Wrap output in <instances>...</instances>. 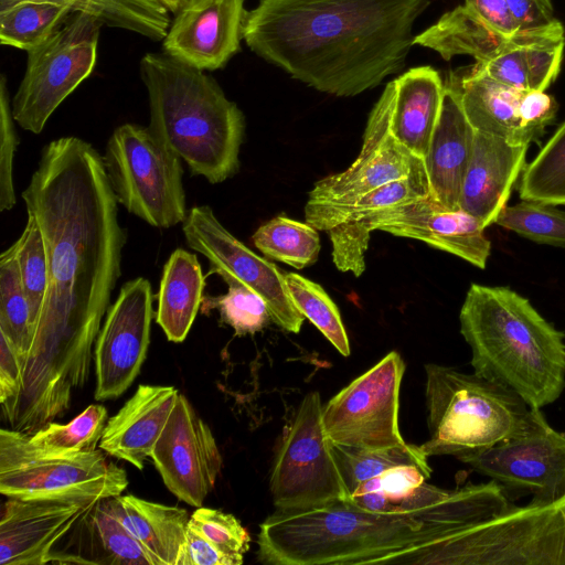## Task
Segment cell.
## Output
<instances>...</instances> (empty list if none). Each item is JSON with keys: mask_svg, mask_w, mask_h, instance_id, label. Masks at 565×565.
I'll return each instance as SVG.
<instances>
[{"mask_svg": "<svg viewBox=\"0 0 565 565\" xmlns=\"http://www.w3.org/2000/svg\"><path fill=\"white\" fill-rule=\"evenodd\" d=\"M82 11L103 25L163 41L171 24L169 12L156 0H77Z\"/></svg>", "mask_w": 565, "mask_h": 565, "instance_id": "obj_37", "label": "cell"}, {"mask_svg": "<svg viewBox=\"0 0 565 565\" xmlns=\"http://www.w3.org/2000/svg\"><path fill=\"white\" fill-rule=\"evenodd\" d=\"M245 0H189L174 14L164 53L200 71L223 68L241 50Z\"/></svg>", "mask_w": 565, "mask_h": 565, "instance_id": "obj_21", "label": "cell"}, {"mask_svg": "<svg viewBox=\"0 0 565 565\" xmlns=\"http://www.w3.org/2000/svg\"><path fill=\"white\" fill-rule=\"evenodd\" d=\"M168 12L177 14L189 0H156Z\"/></svg>", "mask_w": 565, "mask_h": 565, "instance_id": "obj_49", "label": "cell"}, {"mask_svg": "<svg viewBox=\"0 0 565 565\" xmlns=\"http://www.w3.org/2000/svg\"><path fill=\"white\" fill-rule=\"evenodd\" d=\"M285 281L297 309L343 356H349V338L337 305L319 284L297 274L286 273Z\"/></svg>", "mask_w": 565, "mask_h": 565, "instance_id": "obj_38", "label": "cell"}, {"mask_svg": "<svg viewBox=\"0 0 565 565\" xmlns=\"http://www.w3.org/2000/svg\"><path fill=\"white\" fill-rule=\"evenodd\" d=\"M430 195L425 164L411 175L390 182L348 202L311 201L305 205L306 222L318 231L356 222L369 214Z\"/></svg>", "mask_w": 565, "mask_h": 565, "instance_id": "obj_31", "label": "cell"}, {"mask_svg": "<svg viewBox=\"0 0 565 565\" xmlns=\"http://www.w3.org/2000/svg\"><path fill=\"white\" fill-rule=\"evenodd\" d=\"M34 327L15 258V245L0 256V333L12 344L20 362L29 351Z\"/></svg>", "mask_w": 565, "mask_h": 565, "instance_id": "obj_35", "label": "cell"}, {"mask_svg": "<svg viewBox=\"0 0 565 565\" xmlns=\"http://www.w3.org/2000/svg\"><path fill=\"white\" fill-rule=\"evenodd\" d=\"M388 119L390 94L385 88L370 113L356 159L344 171L316 182L308 200L352 201L423 167L424 160L392 136Z\"/></svg>", "mask_w": 565, "mask_h": 565, "instance_id": "obj_20", "label": "cell"}, {"mask_svg": "<svg viewBox=\"0 0 565 565\" xmlns=\"http://www.w3.org/2000/svg\"><path fill=\"white\" fill-rule=\"evenodd\" d=\"M179 394L173 386L139 385L118 413L107 420L98 447L142 470Z\"/></svg>", "mask_w": 565, "mask_h": 565, "instance_id": "obj_24", "label": "cell"}, {"mask_svg": "<svg viewBox=\"0 0 565 565\" xmlns=\"http://www.w3.org/2000/svg\"><path fill=\"white\" fill-rule=\"evenodd\" d=\"M107 409L92 404L67 424L49 423L29 435L39 450L54 454H72L97 450L106 426Z\"/></svg>", "mask_w": 565, "mask_h": 565, "instance_id": "obj_39", "label": "cell"}, {"mask_svg": "<svg viewBox=\"0 0 565 565\" xmlns=\"http://www.w3.org/2000/svg\"><path fill=\"white\" fill-rule=\"evenodd\" d=\"M476 130L457 96L445 86L440 115L424 158L430 196L448 210H460L462 181Z\"/></svg>", "mask_w": 565, "mask_h": 565, "instance_id": "obj_25", "label": "cell"}, {"mask_svg": "<svg viewBox=\"0 0 565 565\" xmlns=\"http://www.w3.org/2000/svg\"><path fill=\"white\" fill-rule=\"evenodd\" d=\"M459 99L476 131L515 145H530L553 121L557 104L545 92L508 86L480 73L473 65L449 73L445 84Z\"/></svg>", "mask_w": 565, "mask_h": 565, "instance_id": "obj_16", "label": "cell"}, {"mask_svg": "<svg viewBox=\"0 0 565 565\" xmlns=\"http://www.w3.org/2000/svg\"><path fill=\"white\" fill-rule=\"evenodd\" d=\"M252 241L266 258L296 269L315 264L321 248L317 228L307 222L284 215L260 225L253 234Z\"/></svg>", "mask_w": 565, "mask_h": 565, "instance_id": "obj_33", "label": "cell"}, {"mask_svg": "<svg viewBox=\"0 0 565 565\" xmlns=\"http://www.w3.org/2000/svg\"><path fill=\"white\" fill-rule=\"evenodd\" d=\"M178 565H241L210 543L193 526L188 524L185 543Z\"/></svg>", "mask_w": 565, "mask_h": 565, "instance_id": "obj_45", "label": "cell"}, {"mask_svg": "<svg viewBox=\"0 0 565 565\" xmlns=\"http://www.w3.org/2000/svg\"><path fill=\"white\" fill-rule=\"evenodd\" d=\"M529 146L476 131L471 157L461 185L459 207L487 228L507 205L523 172Z\"/></svg>", "mask_w": 565, "mask_h": 565, "instance_id": "obj_23", "label": "cell"}, {"mask_svg": "<svg viewBox=\"0 0 565 565\" xmlns=\"http://www.w3.org/2000/svg\"><path fill=\"white\" fill-rule=\"evenodd\" d=\"M503 488L529 491L530 503L550 504L565 494V433L537 408L522 436L459 459Z\"/></svg>", "mask_w": 565, "mask_h": 565, "instance_id": "obj_17", "label": "cell"}, {"mask_svg": "<svg viewBox=\"0 0 565 565\" xmlns=\"http://www.w3.org/2000/svg\"><path fill=\"white\" fill-rule=\"evenodd\" d=\"M510 504L504 488L490 480L456 488L419 511L373 512L348 501L276 510L259 526L257 557L270 565H436L446 535Z\"/></svg>", "mask_w": 565, "mask_h": 565, "instance_id": "obj_3", "label": "cell"}, {"mask_svg": "<svg viewBox=\"0 0 565 565\" xmlns=\"http://www.w3.org/2000/svg\"><path fill=\"white\" fill-rule=\"evenodd\" d=\"M7 78L0 79V211L11 210L17 201L13 185V158L19 145Z\"/></svg>", "mask_w": 565, "mask_h": 565, "instance_id": "obj_44", "label": "cell"}, {"mask_svg": "<svg viewBox=\"0 0 565 565\" xmlns=\"http://www.w3.org/2000/svg\"><path fill=\"white\" fill-rule=\"evenodd\" d=\"M322 407L319 392H309L282 435L269 482L276 510H306L349 499L322 427Z\"/></svg>", "mask_w": 565, "mask_h": 565, "instance_id": "obj_13", "label": "cell"}, {"mask_svg": "<svg viewBox=\"0 0 565 565\" xmlns=\"http://www.w3.org/2000/svg\"><path fill=\"white\" fill-rule=\"evenodd\" d=\"M150 458L166 487L195 508L202 507L222 468V456L210 427L182 394Z\"/></svg>", "mask_w": 565, "mask_h": 565, "instance_id": "obj_19", "label": "cell"}, {"mask_svg": "<svg viewBox=\"0 0 565 565\" xmlns=\"http://www.w3.org/2000/svg\"><path fill=\"white\" fill-rule=\"evenodd\" d=\"M519 194L526 201L555 206L565 204V122L525 166Z\"/></svg>", "mask_w": 565, "mask_h": 565, "instance_id": "obj_36", "label": "cell"}, {"mask_svg": "<svg viewBox=\"0 0 565 565\" xmlns=\"http://www.w3.org/2000/svg\"><path fill=\"white\" fill-rule=\"evenodd\" d=\"M390 131L414 156L424 160L437 125L445 85L430 66L414 67L387 83Z\"/></svg>", "mask_w": 565, "mask_h": 565, "instance_id": "obj_27", "label": "cell"}, {"mask_svg": "<svg viewBox=\"0 0 565 565\" xmlns=\"http://www.w3.org/2000/svg\"><path fill=\"white\" fill-rule=\"evenodd\" d=\"M22 199L40 226L49 263L42 310L21 361L22 386L65 399L88 380L127 233L103 157L74 136L42 149Z\"/></svg>", "mask_w": 565, "mask_h": 565, "instance_id": "obj_1", "label": "cell"}, {"mask_svg": "<svg viewBox=\"0 0 565 565\" xmlns=\"http://www.w3.org/2000/svg\"><path fill=\"white\" fill-rule=\"evenodd\" d=\"M414 44L436 51L446 61L469 55L476 61L473 66L492 79L519 89L545 92L558 75L565 34L558 21L507 35L459 6L415 35Z\"/></svg>", "mask_w": 565, "mask_h": 565, "instance_id": "obj_7", "label": "cell"}, {"mask_svg": "<svg viewBox=\"0 0 565 565\" xmlns=\"http://www.w3.org/2000/svg\"><path fill=\"white\" fill-rule=\"evenodd\" d=\"M102 25L87 12H74L26 52L25 72L11 102L22 129L40 134L62 102L92 74Z\"/></svg>", "mask_w": 565, "mask_h": 565, "instance_id": "obj_12", "label": "cell"}, {"mask_svg": "<svg viewBox=\"0 0 565 565\" xmlns=\"http://www.w3.org/2000/svg\"><path fill=\"white\" fill-rule=\"evenodd\" d=\"M64 537L63 551L53 554L52 563L156 565L115 515L109 498L93 503Z\"/></svg>", "mask_w": 565, "mask_h": 565, "instance_id": "obj_26", "label": "cell"}, {"mask_svg": "<svg viewBox=\"0 0 565 565\" xmlns=\"http://www.w3.org/2000/svg\"><path fill=\"white\" fill-rule=\"evenodd\" d=\"M429 0H259L243 39L319 92L352 97L405 66Z\"/></svg>", "mask_w": 565, "mask_h": 565, "instance_id": "obj_2", "label": "cell"}, {"mask_svg": "<svg viewBox=\"0 0 565 565\" xmlns=\"http://www.w3.org/2000/svg\"><path fill=\"white\" fill-rule=\"evenodd\" d=\"M92 504L9 498L0 518V565H44Z\"/></svg>", "mask_w": 565, "mask_h": 565, "instance_id": "obj_22", "label": "cell"}, {"mask_svg": "<svg viewBox=\"0 0 565 565\" xmlns=\"http://www.w3.org/2000/svg\"><path fill=\"white\" fill-rule=\"evenodd\" d=\"M126 471L100 450L46 452L33 447L29 435L0 430V492L22 500H60L93 504L121 494Z\"/></svg>", "mask_w": 565, "mask_h": 565, "instance_id": "obj_8", "label": "cell"}, {"mask_svg": "<svg viewBox=\"0 0 565 565\" xmlns=\"http://www.w3.org/2000/svg\"><path fill=\"white\" fill-rule=\"evenodd\" d=\"M113 512L156 565H178L190 515L185 509L156 503L132 494L109 498Z\"/></svg>", "mask_w": 565, "mask_h": 565, "instance_id": "obj_28", "label": "cell"}, {"mask_svg": "<svg viewBox=\"0 0 565 565\" xmlns=\"http://www.w3.org/2000/svg\"><path fill=\"white\" fill-rule=\"evenodd\" d=\"M380 230L399 237L422 241L483 269L491 243L480 222L462 210H448L430 195L380 210L360 221L327 231L332 259L343 273L359 277L365 270L370 233Z\"/></svg>", "mask_w": 565, "mask_h": 565, "instance_id": "obj_9", "label": "cell"}, {"mask_svg": "<svg viewBox=\"0 0 565 565\" xmlns=\"http://www.w3.org/2000/svg\"><path fill=\"white\" fill-rule=\"evenodd\" d=\"M182 231L188 246L209 260L210 274L254 291L266 302L273 322L292 333L300 331L306 318L290 298L285 271L237 239L210 206L189 210Z\"/></svg>", "mask_w": 565, "mask_h": 565, "instance_id": "obj_15", "label": "cell"}, {"mask_svg": "<svg viewBox=\"0 0 565 565\" xmlns=\"http://www.w3.org/2000/svg\"><path fill=\"white\" fill-rule=\"evenodd\" d=\"M211 309L218 310L221 320L232 327L236 335L254 334L271 320L263 298L237 285H228L224 295L203 298L202 310Z\"/></svg>", "mask_w": 565, "mask_h": 565, "instance_id": "obj_42", "label": "cell"}, {"mask_svg": "<svg viewBox=\"0 0 565 565\" xmlns=\"http://www.w3.org/2000/svg\"><path fill=\"white\" fill-rule=\"evenodd\" d=\"M495 223L533 242L565 247V211L555 205L522 200L505 205Z\"/></svg>", "mask_w": 565, "mask_h": 565, "instance_id": "obj_40", "label": "cell"}, {"mask_svg": "<svg viewBox=\"0 0 565 565\" xmlns=\"http://www.w3.org/2000/svg\"><path fill=\"white\" fill-rule=\"evenodd\" d=\"M150 281H127L106 313L95 342V399L119 397L140 372L150 343L153 318Z\"/></svg>", "mask_w": 565, "mask_h": 565, "instance_id": "obj_18", "label": "cell"}, {"mask_svg": "<svg viewBox=\"0 0 565 565\" xmlns=\"http://www.w3.org/2000/svg\"><path fill=\"white\" fill-rule=\"evenodd\" d=\"M14 245L20 278L35 330L49 284V263L42 232L32 215L28 214L25 227Z\"/></svg>", "mask_w": 565, "mask_h": 565, "instance_id": "obj_41", "label": "cell"}, {"mask_svg": "<svg viewBox=\"0 0 565 565\" xmlns=\"http://www.w3.org/2000/svg\"><path fill=\"white\" fill-rule=\"evenodd\" d=\"M405 364L396 351L343 387L322 407L326 436L342 446L382 449L404 445L398 426Z\"/></svg>", "mask_w": 565, "mask_h": 565, "instance_id": "obj_14", "label": "cell"}, {"mask_svg": "<svg viewBox=\"0 0 565 565\" xmlns=\"http://www.w3.org/2000/svg\"><path fill=\"white\" fill-rule=\"evenodd\" d=\"M430 475L416 466L395 467L361 483L347 501L383 513L428 509L449 498L454 491L426 483Z\"/></svg>", "mask_w": 565, "mask_h": 565, "instance_id": "obj_30", "label": "cell"}, {"mask_svg": "<svg viewBox=\"0 0 565 565\" xmlns=\"http://www.w3.org/2000/svg\"><path fill=\"white\" fill-rule=\"evenodd\" d=\"M148 92L150 130L190 172L221 183L239 169L245 118L217 82L166 53L140 61Z\"/></svg>", "mask_w": 565, "mask_h": 565, "instance_id": "obj_5", "label": "cell"}, {"mask_svg": "<svg viewBox=\"0 0 565 565\" xmlns=\"http://www.w3.org/2000/svg\"><path fill=\"white\" fill-rule=\"evenodd\" d=\"M103 159L117 202L129 213L153 227L184 222L182 160L149 127H117Z\"/></svg>", "mask_w": 565, "mask_h": 565, "instance_id": "obj_10", "label": "cell"}, {"mask_svg": "<svg viewBox=\"0 0 565 565\" xmlns=\"http://www.w3.org/2000/svg\"><path fill=\"white\" fill-rule=\"evenodd\" d=\"M476 374L500 383L532 408L565 388L564 333L508 287L471 284L459 313Z\"/></svg>", "mask_w": 565, "mask_h": 565, "instance_id": "obj_4", "label": "cell"}, {"mask_svg": "<svg viewBox=\"0 0 565 565\" xmlns=\"http://www.w3.org/2000/svg\"><path fill=\"white\" fill-rule=\"evenodd\" d=\"M449 565H565V494L515 505L454 532Z\"/></svg>", "mask_w": 565, "mask_h": 565, "instance_id": "obj_11", "label": "cell"}, {"mask_svg": "<svg viewBox=\"0 0 565 565\" xmlns=\"http://www.w3.org/2000/svg\"><path fill=\"white\" fill-rule=\"evenodd\" d=\"M332 449L349 498L361 483L395 467L416 466L431 472L428 456L422 446L408 443L382 449H364L332 443Z\"/></svg>", "mask_w": 565, "mask_h": 565, "instance_id": "obj_34", "label": "cell"}, {"mask_svg": "<svg viewBox=\"0 0 565 565\" xmlns=\"http://www.w3.org/2000/svg\"><path fill=\"white\" fill-rule=\"evenodd\" d=\"M205 278L198 257L177 248L163 266L156 322L169 341L182 342L202 306Z\"/></svg>", "mask_w": 565, "mask_h": 565, "instance_id": "obj_29", "label": "cell"}, {"mask_svg": "<svg viewBox=\"0 0 565 565\" xmlns=\"http://www.w3.org/2000/svg\"><path fill=\"white\" fill-rule=\"evenodd\" d=\"M189 524L221 552L243 563L250 536L233 514L199 507L190 515Z\"/></svg>", "mask_w": 565, "mask_h": 565, "instance_id": "obj_43", "label": "cell"}, {"mask_svg": "<svg viewBox=\"0 0 565 565\" xmlns=\"http://www.w3.org/2000/svg\"><path fill=\"white\" fill-rule=\"evenodd\" d=\"M521 31H533L555 24L551 0H503Z\"/></svg>", "mask_w": 565, "mask_h": 565, "instance_id": "obj_46", "label": "cell"}, {"mask_svg": "<svg viewBox=\"0 0 565 565\" xmlns=\"http://www.w3.org/2000/svg\"><path fill=\"white\" fill-rule=\"evenodd\" d=\"M463 6L493 30L507 35L523 32L503 0H465Z\"/></svg>", "mask_w": 565, "mask_h": 565, "instance_id": "obj_47", "label": "cell"}, {"mask_svg": "<svg viewBox=\"0 0 565 565\" xmlns=\"http://www.w3.org/2000/svg\"><path fill=\"white\" fill-rule=\"evenodd\" d=\"M22 366L10 341L0 333V403L12 401L19 393Z\"/></svg>", "mask_w": 565, "mask_h": 565, "instance_id": "obj_48", "label": "cell"}, {"mask_svg": "<svg viewBox=\"0 0 565 565\" xmlns=\"http://www.w3.org/2000/svg\"><path fill=\"white\" fill-rule=\"evenodd\" d=\"M77 11V0H0V43L28 52Z\"/></svg>", "mask_w": 565, "mask_h": 565, "instance_id": "obj_32", "label": "cell"}, {"mask_svg": "<svg viewBox=\"0 0 565 565\" xmlns=\"http://www.w3.org/2000/svg\"><path fill=\"white\" fill-rule=\"evenodd\" d=\"M425 373L429 439L420 446L428 457L459 460L522 436L534 424L537 408L500 383L435 363L425 364Z\"/></svg>", "mask_w": 565, "mask_h": 565, "instance_id": "obj_6", "label": "cell"}]
</instances>
